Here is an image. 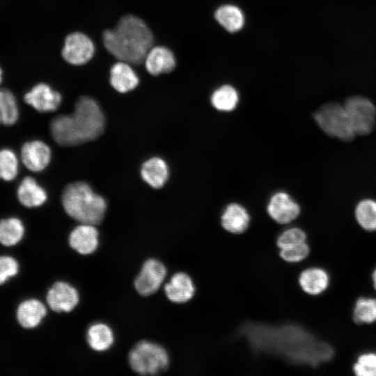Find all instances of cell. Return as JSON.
Listing matches in <instances>:
<instances>
[{
    "label": "cell",
    "instance_id": "25",
    "mask_svg": "<svg viewBox=\"0 0 376 376\" xmlns=\"http://www.w3.org/2000/svg\"><path fill=\"white\" fill-rule=\"evenodd\" d=\"M24 235V226L22 221L16 217H10L0 221V243L6 246H12L21 241Z\"/></svg>",
    "mask_w": 376,
    "mask_h": 376
},
{
    "label": "cell",
    "instance_id": "30",
    "mask_svg": "<svg viewBox=\"0 0 376 376\" xmlns=\"http://www.w3.org/2000/svg\"><path fill=\"white\" fill-rule=\"evenodd\" d=\"M281 258L289 263H297L305 260L310 253L306 241L290 244L279 249Z\"/></svg>",
    "mask_w": 376,
    "mask_h": 376
},
{
    "label": "cell",
    "instance_id": "12",
    "mask_svg": "<svg viewBox=\"0 0 376 376\" xmlns=\"http://www.w3.org/2000/svg\"><path fill=\"white\" fill-rule=\"evenodd\" d=\"M51 150L43 141L35 140L26 142L21 148V160L30 171L44 170L51 160Z\"/></svg>",
    "mask_w": 376,
    "mask_h": 376
},
{
    "label": "cell",
    "instance_id": "13",
    "mask_svg": "<svg viewBox=\"0 0 376 376\" xmlns=\"http://www.w3.org/2000/svg\"><path fill=\"white\" fill-rule=\"evenodd\" d=\"M168 299L175 304H185L190 301L196 292V287L191 277L187 273L178 272L174 274L164 286Z\"/></svg>",
    "mask_w": 376,
    "mask_h": 376
},
{
    "label": "cell",
    "instance_id": "34",
    "mask_svg": "<svg viewBox=\"0 0 376 376\" xmlns=\"http://www.w3.org/2000/svg\"><path fill=\"white\" fill-rule=\"evenodd\" d=\"M372 281H373V287L376 290V268L374 269L372 274Z\"/></svg>",
    "mask_w": 376,
    "mask_h": 376
},
{
    "label": "cell",
    "instance_id": "5",
    "mask_svg": "<svg viewBox=\"0 0 376 376\" xmlns=\"http://www.w3.org/2000/svg\"><path fill=\"white\" fill-rule=\"evenodd\" d=\"M320 129L327 135L350 141L356 135L343 105L336 102L323 104L313 114Z\"/></svg>",
    "mask_w": 376,
    "mask_h": 376
},
{
    "label": "cell",
    "instance_id": "18",
    "mask_svg": "<svg viewBox=\"0 0 376 376\" xmlns=\"http://www.w3.org/2000/svg\"><path fill=\"white\" fill-rule=\"evenodd\" d=\"M110 83L117 91L127 93L138 86L139 79L130 63L120 61L110 70Z\"/></svg>",
    "mask_w": 376,
    "mask_h": 376
},
{
    "label": "cell",
    "instance_id": "31",
    "mask_svg": "<svg viewBox=\"0 0 376 376\" xmlns=\"http://www.w3.org/2000/svg\"><path fill=\"white\" fill-rule=\"evenodd\" d=\"M353 371L357 376H376V354L368 352L359 355L353 365Z\"/></svg>",
    "mask_w": 376,
    "mask_h": 376
},
{
    "label": "cell",
    "instance_id": "15",
    "mask_svg": "<svg viewBox=\"0 0 376 376\" xmlns=\"http://www.w3.org/2000/svg\"><path fill=\"white\" fill-rule=\"evenodd\" d=\"M143 62L147 71L152 75L171 72L176 65L173 52L164 46L152 47Z\"/></svg>",
    "mask_w": 376,
    "mask_h": 376
},
{
    "label": "cell",
    "instance_id": "2",
    "mask_svg": "<svg viewBox=\"0 0 376 376\" xmlns=\"http://www.w3.org/2000/svg\"><path fill=\"white\" fill-rule=\"evenodd\" d=\"M104 47L113 56L130 64L139 65L152 47L153 35L139 17L126 15L112 29L103 33Z\"/></svg>",
    "mask_w": 376,
    "mask_h": 376
},
{
    "label": "cell",
    "instance_id": "33",
    "mask_svg": "<svg viewBox=\"0 0 376 376\" xmlns=\"http://www.w3.org/2000/svg\"><path fill=\"white\" fill-rule=\"evenodd\" d=\"M18 270L19 265L15 258L8 256H0V285L16 275Z\"/></svg>",
    "mask_w": 376,
    "mask_h": 376
},
{
    "label": "cell",
    "instance_id": "6",
    "mask_svg": "<svg viewBox=\"0 0 376 376\" xmlns=\"http://www.w3.org/2000/svg\"><path fill=\"white\" fill-rule=\"evenodd\" d=\"M356 134H370L376 123V108L368 98L354 95L343 104Z\"/></svg>",
    "mask_w": 376,
    "mask_h": 376
},
{
    "label": "cell",
    "instance_id": "20",
    "mask_svg": "<svg viewBox=\"0 0 376 376\" xmlns=\"http://www.w3.org/2000/svg\"><path fill=\"white\" fill-rule=\"evenodd\" d=\"M19 202L26 207H36L44 204L47 199L46 191L32 177L24 178L17 190Z\"/></svg>",
    "mask_w": 376,
    "mask_h": 376
},
{
    "label": "cell",
    "instance_id": "3",
    "mask_svg": "<svg viewBox=\"0 0 376 376\" xmlns=\"http://www.w3.org/2000/svg\"><path fill=\"white\" fill-rule=\"evenodd\" d=\"M62 204L66 213L81 224L97 225L104 216L107 203L86 182L68 185L62 194Z\"/></svg>",
    "mask_w": 376,
    "mask_h": 376
},
{
    "label": "cell",
    "instance_id": "17",
    "mask_svg": "<svg viewBox=\"0 0 376 376\" xmlns=\"http://www.w3.org/2000/svg\"><path fill=\"white\" fill-rule=\"evenodd\" d=\"M298 282L301 290L309 295H318L324 292L329 284V276L324 269L312 267L304 269Z\"/></svg>",
    "mask_w": 376,
    "mask_h": 376
},
{
    "label": "cell",
    "instance_id": "21",
    "mask_svg": "<svg viewBox=\"0 0 376 376\" xmlns=\"http://www.w3.org/2000/svg\"><path fill=\"white\" fill-rule=\"evenodd\" d=\"M143 180L155 189L162 187L168 180L169 170L166 162L160 157H152L141 166Z\"/></svg>",
    "mask_w": 376,
    "mask_h": 376
},
{
    "label": "cell",
    "instance_id": "14",
    "mask_svg": "<svg viewBox=\"0 0 376 376\" xmlns=\"http://www.w3.org/2000/svg\"><path fill=\"white\" fill-rule=\"evenodd\" d=\"M95 225L81 224L69 235V244L81 255H89L96 251L99 244L98 230Z\"/></svg>",
    "mask_w": 376,
    "mask_h": 376
},
{
    "label": "cell",
    "instance_id": "10",
    "mask_svg": "<svg viewBox=\"0 0 376 376\" xmlns=\"http://www.w3.org/2000/svg\"><path fill=\"white\" fill-rule=\"evenodd\" d=\"M299 204L285 191L274 193L267 205V212L274 221L287 224L294 221L300 213Z\"/></svg>",
    "mask_w": 376,
    "mask_h": 376
},
{
    "label": "cell",
    "instance_id": "7",
    "mask_svg": "<svg viewBox=\"0 0 376 376\" xmlns=\"http://www.w3.org/2000/svg\"><path fill=\"white\" fill-rule=\"evenodd\" d=\"M167 274L165 265L159 260L150 258L142 265L134 281L137 292L147 297L155 293L162 285Z\"/></svg>",
    "mask_w": 376,
    "mask_h": 376
},
{
    "label": "cell",
    "instance_id": "28",
    "mask_svg": "<svg viewBox=\"0 0 376 376\" xmlns=\"http://www.w3.org/2000/svg\"><path fill=\"white\" fill-rule=\"evenodd\" d=\"M353 320L358 324L376 322V299L358 298L353 310Z\"/></svg>",
    "mask_w": 376,
    "mask_h": 376
},
{
    "label": "cell",
    "instance_id": "4",
    "mask_svg": "<svg viewBox=\"0 0 376 376\" xmlns=\"http://www.w3.org/2000/svg\"><path fill=\"white\" fill-rule=\"evenodd\" d=\"M128 361L135 373L142 375H156L169 367V356L160 345L141 340L130 350Z\"/></svg>",
    "mask_w": 376,
    "mask_h": 376
},
{
    "label": "cell",
    "instance_id": "32",
    "mask_svg": "<svg viewBox=\"0 0 376 376\" xmlns=\"http://www.w3.org/2000/svg\"><path fill=\"white\" fill-rule=\"evenodd\" d=\"M306 234L301 228L293 227L282 232L276 240V246L279 249L306 241Z\"/></svg>",
    "mask_w": 376,
    "mask_h": 376
},
{
    "label": "cell",
    "instance_id": "8",
    "mask_svg": "<svg viewBox=\"0 0 376 376\" xmlns=\"http://www.w3.org/2000/svg\"><path fill=\"white\" fill-rule=\"evenodd\" d=\"M95 52V45L91 39L81 32H74L65 39L62 56L68 63L79 65L87 63Z\"/></svg>",
    "mask_w": 376,
    "mask_h": 376
},
{
    "label": "cell",
    "instance_id": "27",
    "mask_svg": "<svg viewBox=\"0 0 376 376\" xmlns=\"http://www.w3.org/2000/svg\"><path fill=\"white\" fill-rule=\"evenodd\" d=\"M19 109L14 95L8 90H0V125H13L18 120Z\"/></svg>",
    "mask_w": 376,
    "mask_h": 376
},
{
    "label": "cell",
    "instance_id": "16",
    "mask_svg": "<svg viewBox=\"0 0 376 376\" xmlns=\"http://www.w3.org/2000/svg\"><path fill=\"white\" fill-rule=\"evenodd\" d=\"M250 215L246 209L237 203L228 204L221 216L223 228L232 234L240 235L249 228Z\"/></svg>",
    "mask_w": 376,
    "mask_h": 376
},
{
    "label": "cell",
    "instance_id": "23",
    "mask_svg": "<svg viewBox=\"0 0 376 376\" xmlns=\"http://www.w3.org/2000/svg\"><path fill=\"white\" fill-rule=\"evenodd\" d=\"M86 340L92 350L104 352L113 344L114 334L109 326L102 322H97L88 329Z\"/></svg>",
    "mask_w": 376,
    "mask_h": 376
},
{
    "label": "cell",
    "instance_id": "1",
    "mask_svg": "<svg viewBox=\"0 0 376 376\" xmlns=\"http://www.w3.org/2000/svg\"><path fill=\"white\" fill-rule=\"evenodd\" d=\"M104 116L97 102L83 96L75 104L70 115L54 118L50 125L54 141L63 146L79 145L99 137L104 128Z\"/></svg>",
    "mask_w": 376,
    "mask_h": 376
},
{
    "label": "cell",
    "instance_id": "35",
    "mask_svg": "<svg viewBox=\"0 0 376 376\" xmlns=\"http://www.w3.org/2000/svg\"><path fill=\"white\" fill-rule=\"evenodd\" d=\"M1 80H2V70L0 68V83L1 82Z\"/></svg>",
    "mask_w": 376,
    "mask_h": 376
},
{
    "label": "cell",
    "instance_id": "11",
    "mask_svg": "<svg viewBox=\"0 0 376 376\" xmlns=\"http://www.w3.org/2000/svg\"><path fill=\"white\" fill-rule=\"evenodd\" d=\"M24 100L38 111L45 113L56 111L61 103L62 97L47 84L40 83L24 95Z\"/></svg>",
    "mask_w": 376,
    "mask_h": 376
},
{
    "label": "cell",
    "instance_id": "26",
    "mask_svg": "<svg viewBox=\"0 0 376 376\" xmlns=\"http://www.w3.org/2000/svg\"><path fill=\"white\" fill-rule=\"evenodd\" d=\"M359 225L367 231H376V201L366 198L359 201L354 210Z\"/></svg>",
    "mask_w": 376,
    "mask_h": 376
},
{
    "label": "cell",
    "instance_id": "29",
    "mask_svg": "<svg viewBox=\"0 0 376 376\" xmlns=\"http://www.w3.org/2000/svg\"><path fill=\"white\" fill-rule=\"evenodd\" d=\"M19 170V159L15 152L9 148L0 150V179L4 181L14 180Z\"/></svg>",
    "mask_w": 376,
    "mask_h": 376
},
{
    "label": "cell",
    "instance_id": "24",
    "mask_svg": "<svg viewBox=\"0 0 376 376\" xmlns=\"http://www.w3.org/2000/svg\"><path fill=\"white\" fill-rule=\"evenodd\" d=\"M210 101L217 110L229 112L236 108L239 101V94L233 86L224 84L213 91Z\"/></svg>",
    "mask_w": 376,
    "mask_h": 376
},
{
    "label": "cell",
    "instance_id": "9",
    "mask_svg": "<svg viewBox=\"0 0 376 376\" xmlns=\"http://www.w3.org/2000/svg\"><path fill=\"white\" fill-rule=\"evenodd\" d=\"M46 298L49 307L56 313H69L79 301L77 289L65 281L54 283L49 289Z\"/></svg>",
    "mask_w": 376,
    "mask_h": 376
},
{
    "label": "cell",
    "instance_id": "19",
    "mask_svg": "<svg viewBox=\"0 0 376 376\" xmlns=\"http://www.w3.org/2000/svg\"><path fill=\"white\" fill-rule=\"evenodd\" d=\"M47 314L46 306L36 299H26L17 307V320L26 329L38 327Z\"/></svg>",
    "mask_w": 376,
    "mask_h": 376
},
{
    "label": "cell",
    "instance_id": "22",
    "mask_svg": "<svg viewBox=\"0 0 376 376\" xmlns=\"http://www.w3.org/2000/svg\"><path fill=\"white\" fill-rule=\"evenodd\" d=\"M214 17L217 22L230 33L240 31L245 21L242 10L233 4H224L219 6L214 13Z\"/></svg>",
    "mask_w": 376,
    "mask_h": 376
}]
</instances>
